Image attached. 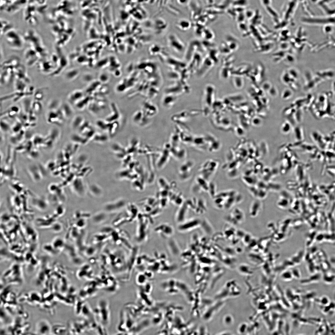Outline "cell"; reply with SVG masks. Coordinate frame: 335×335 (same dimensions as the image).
Returning <instances> with one entry per match:
<instances>
[{
	"instance_id": "cell-1",
	"label": "cell",
	"mask_w": 335,
	"mask_h": 335,
	"mask_svg": "<svg viewBox=\"0 0 335 335\" xmlns=\"http://www.w3.org/2000/svg\"><path fill=\"white\" fill-rule=\"evenodd\" d=\"M6 39L7 43L10 47L15 49L19 50L22 49L25 41L23 38L14 31L7 32L6 35Z\"/></svg>"
},
{
	"instance_id": "cell-2",
	"label": "cell",
	"mask_w": 335,
	"mask_h": 335,
	"mask_svg": "<svg viewBox=\"0 0 335 335\" xmlns=\"http://www.w3.org/2000/svg\"><path fill=\"white\" fill-rule=\"evenodd\" d=\"M24 56L26 63L29 66L34 65L41 57L40 54L32 47L26 50Z\"/></svg>"
},
{
	"instance_id": "cell-3",
	"label": "cell",
	"mask_w": 335,
	"mask_h": 335,
	"mask_svg": "<svg viewBox=\"0 0 335 335\" xmlns=\"http://www.w3.org/2000/svg\"><path fill=\"white\" fill-rule=\"evenodd\" d=\"M39 69L43 73H48L50 75L55 70L56 67L51 60H45L41 61L39 65Z\"/></svg>"
},
{
	"instance_id": "cell-4",
	"label": "cell",
	"mask_w": 335,
	"mask_h": 335,
	"mask_svg": "<svg viewBox=\"0 0 335 335\" xmlns=\"http://www.w3.org/2000/svg\"><path fill=\"white\" fill-rule=\"evenodd\" d=\"M200 221L197 219H194L187 222L186 224L183 225L182 226V229L187 230L193 229L200 224Z\"/></svg>"
},
{
	"instance_id": "cell-5",
	"label": "cell",
	"mask_w": 335,
	"mask_h": 335,
	"mask_svg": "<svg viewBox=\"0 0 335 335\" xmlns=\"http://www.w3.org/2000/svg\"><path fill=\"white\" fill-rule=\"evenodd\" d=\"M26 82L19 79H17L15 85L17 92H24L27 89Z\"/></svg>"
},
{
	"instance_id": "cell-6",
	"label": "cell",
	"mask_w": 335,
	"mask_h": 335,
	"mask_svg": "<svg viewBox=\"0 0 335 335\" xmlns=\"http://www.w3.org/2000/svg\"><path fill=\"white\" fill-rule=\"evenodd\" d=\"M60 102L57 99L53 100L49 102L48 108L50 111H56L58 110L60 106Z\"/></svg>"
},
{
	"instance_id": "cell-7",
	"label": "cell",
	"mask_w": 335,
	"mask_h": 335,
	"mask_svg": "<svg viewBox=\"0 0 335 335\" xmlns=\"http://www.w3.org/2000/svg\"><path fill=\"white\" fill-rule=\"evenodd\" d=\"M49 137L53 141L58 139L59 136V131L57 129H53L51 130L49 133Z\"/></svg>"
},
{
	"instance_id": "cell-8",
	"label": "cell",
	"mask_w": 335,
	"mask_h": 335,
	"mask_svg": "<svg viewBox=\"0 0 335 335\" xmlns=\"http://www.w3.org/2000/svg\"><path fill=\"white\" fill-rule=\"evenodd\" d=\"M281 278L282 280L285 281L289 282L293 279L294 277L292 273L286 272L282 274Z\"/></svg>"
},
{
	"instance_id": "cell-9",
	"label": "cell",
	"mask_w": 335,
	"mask_h": 335,
	"mask_svg": "<svg viewBox=\"0 0 335 335\" xmlns=\"http://www.w3.org/2000/svg\"><path fill=\"white\" fill-rule=\"evenodd\" d=\"M44 89H39L35 92L34 95L35 99L37 101L42 100L44 97V94L43 90Z\"/></svg>"
},
{
	"instance_id": "cell-10",
	"label": "cell",
	"mask_w": 335,
	"mask_h": 335,
	"mask_svg": "<svg viewBox=\"0 0 335 335\" xmlns=\"http://www.w3.org/2000/svg\"><path fill=\"white\" fill-rule=\"evenodd\" d=\"M31 107L32 110L35 111V113H39L41 110L42 108L41 104L40 103H39V101L32 103Z\"/></svg>"
},
{
	"instance_id": "cell-11",
	"label": "cell",
	"mask_w": 335,
	"mask_h": 335,
	"mask_svg": "<svg viewBox=\"0 0 335 335\" xmlns=\"http://www.w3.org/2000/svg\"><path fill=\"white\" fill-rule=\"evenodd\" d=\"M291 127L290 124L288 122H285L282 125V130L283 133L285 134H287L291 130Z\"/></svg>"
},
{
	"instance_id": "cell-12",
	"label": "cell",
	"mask_w": 335,
	"mask_h": 335,
	"mask_svg": "<svg viewBox=\"0 0 335 335\" xmlns=\"http://www.w3.org/2000/svg\"><path fill=\"white\" fill-rule=\"evenodd\" d=\"M1 129L3 132H7L10 129L9 125L6 121H1Z\"/></svg>"
},
{
	"instance_id": "cell-13",
	"label": "cell",
	"mask_w": 335,
	"mask_h": 335,
	"mask_svg": "<svg viewBox=\"0 0 335 335\" xmlns=\"http://www.w3.org/2000/svg\"><path fill=\"white\" fill-rule=\"evenodd\" d=\"M292 96V93L289 90H285L283 93L282 98L284 100H287L290 98Z\"/></svg>"
},
{
	"instance_id": "cell-14",
	"label": "cell",
	"mask_w": 335,
	"mask_h": 335,
	"mask_svg": "<svg viewBox=\"0 0 335 335\" xmlns=\"http://www.w3.org/2000/svg\"><path fill=\"white\" fill-rule=\"evenodd\" d=\"M233 318L230 315L226 316H225L224 319V322L226 326H230L233 323Z\"/></svg>"
},
{
	"instance_id": "cell-15",
	"label": "cell",
	"mask_w": 335,
	"mask_h": 335,
	"mask_svg": "<svg viewBox=\"0 0 335 335\" xmlns=\"http://www.w3.org/2000/svg\"><path fill=\"white\" fill-rule=\"evenodd\" d=\"M252 122L253 124L256 127H258L261 124L262 121L260 118L256 117L253 119Z\"/></svg>"
},
{
	"instance_id": "cell-16",
	"label": "cell",
	"mask_w": 335,
	"mask_h": 335,
	"mask_svg": "<svg viewBox=\"0 0 335 335\" xmlns=\"http://www.w3.org/2000/svg\"><path fill=\"white\" fill-rule=\"evenodd\" d=\"M178 24L181 27V28H183V27H186V26L188 27H189L190 25L189 22H188V21L186 20H182L180 21L179 22V23H178Z\"/></svg>"
},
{
	"instance_id": "cell-17",
	"label": "cell",
	"mask_w": 335,
	"mask_h": 335,
	"mask_svg": "<svg viewBox=\"0 0 335 335\" xmlns=\"http://www.w3.org/2000/svg\"><path fill=\"white\" fill-rule=\"evenodd\" d=\"M188 0H178V2L182 5H185L188 3Z\"/></svg>"
}]
</instances>
